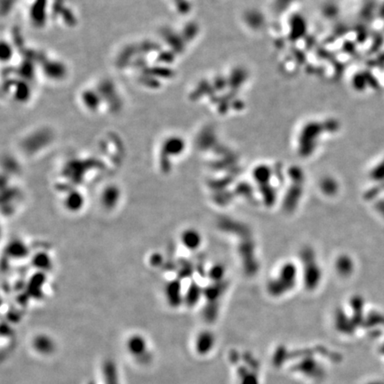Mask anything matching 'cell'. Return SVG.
<instances>
[{"instance_id": "1", "label": "cell", "mask_w": 384, "mask_h": 384, "mask_svg": "<svg viewBox=\"0 0 384 384\" xmlns=\"http://www.w3.org/2000/svg\"><path fill=\"white\" fill-rule=\"evenodd\" d=\"M121 190L116 184H108L101 192V206L108 211H112L118 207L121 200Z\"/></svg>"}, {"instance_id": "2", "label": "cell", "mask_w": 384, "mask_h": 384, "mask_svg": "<svg viewBox=\"0 0 384 384\" xmlns=\"http://www.w3.org/2000/svg\"><path fill=\"white\" fill-rule=\"evenodd\" d=\"M184 296L180 281L171 280L165 285V300L171 307H177L180 305L181 302L184 301Z\"/></svg>"}, {"instance_id": "3", "label": "cell", "mask_w": 384, "mask_h": 384, "mask_svg": "<svg viewBox=\"0 0 384 384\" xmlns=\"http://www.w3.org/2000/svg\"><path fill=\"white\" fill-rule=\"evenodd\" d=\"M127 350L134 357H144L148 350L146 339L141 334H133L127 340Z\"/></svg>"}, {"instance_id": "4", "label": "cell", "mask_w": 384, "mask_h": 384, "mask_svg": "<svg viewBox=\"0 0 384 384\" xmlns=\"http://www.w3.org/2000/svg\"><path fill=\"white\" fill-rule=\"evenodd\" d=\"M85 197L78 190L69 191L63 200V206L66 210L74 214L80 212L85 207Z\"/></svg>"}, {"instance_id": "5", "label": "cell", "mask_w": 384, "mask_h": 384, "mask_svg": "<svg viewBox=\"0 0 384 384\" xmlns=\"http://www.w3.org/2000/svg\"><path fill=\"white\" fill-rule=\"evenodd\" d=\"M181 243L186 249L194 251L201 246L202 237L195 229H186L181 232Z\"/></svg>"}, {"instance_id": "6", "label": "cell", "mask_w": 384, "mask_h": 384, "mask_svg": "<svg viewBox=\"0 0 384 384\" xmlns=\"http://www.w3.org/2000/svg\"><path fill=\"white\" fill-rule=\"evenodd\" d=\"M29 247L23 240L15 239L8 244L7 254L15 260H23L29 255Z\"/></svg>"}, {"instance_id": "7", "label": "cell", "mask_w": 384, "mask_h": 384, "mask_svg": "<svg viewBox=\"0 0 384 384\" xmlns=\"http://www.w3.org/2000/svg\"><path fill=\"white\" fill-rule=\"evenodd\" d=\"M33 348L39 353L48 355L54 351L55 344L50 336L46 334H39L33 340Z\"/></svg>"}, {"instance_id": "8", "label": "cell", "mask_w": 384, "mask_h": 384, "mask_svg": "<svg viewBox=\"0 0 384 384\" xmlns=\"http://www.w3.org/2000/svg\"><path fill=\"white\" fill-rule=\"evenodd\" d=\"M31 264L34 267L35 269L41 272L46 271L51 269L53 265L52 263V259L48 254L45 252H39L34 254L31 258Z\"/></svg>"}, {"instance_id": "9", "label": "cell", "mask_w": 384, "mask_h": 384, "mask_svg": "<svg viewBox=\"0 0 384 384\" xmlns=\"http://www.w3.org/2000/svg\"><path fill=\"white\" fill-rule=\"evenodd\" d=\"M200 288L197 284H191V285L188 288L187 292H185L184 301H186L188 304H195L198 298L200 296Z\"/></svg>"}, {"instance_id": "10", "label": "cell", "mask_w": 384, "mask_h": 384, "mask_svg": "<svg viewBox=\"0 0 384 384\" xmlns=\"http://www.w3.org/2000/svg\"><path fill=\"white\" fill-rule=\"evenodd\" d=\"M224 269L221 266H215L211 269V278L215 280H218L223 277Z\"/></svg>"}, {"instance_id": "11", "label": "cell", "mask_w": 384, "mask_h": 384, "mask_svg": "<svg viewBox=\"0 0 384 384\" xmlns=\"http://www.w3.org/2000/svg\"><path fill=\"white\" fill-rule=\"evenodd\" d=\"M162 261H163V257H162L161 254L156 253V254H152L150 256V263L155 267H158L160 265Z\"/></svg>"}]
</instances>
